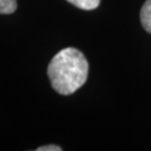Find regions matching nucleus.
<instances>
[{"label": "nucleus", "instance_id": "nucleus-2", "mask_svg": "<svg viewBox=\"0 0 151 151\" xmlns=\"http://www.w3.org/2000/svg\"><path fill=\"white\" fill-rule=\"evenodd\" d=\"M141 24L148 32L151 34V0H147L141 8Z\"/></svg>", "mask_w": 151, "mask_h": 151}, {"label": "nucleus", "instance_id": "nucleus-3", "mask_svg": "<svg viewBox=\"0 0 151 151\" xmlns=\"http://www.w3.org/2000/svg\"><path fill=\"white\" fill-rule=\"evenodd\" d=\"M67 1L83 10H93L96 9L100 5V0H67Z\"/></svg>", "mask_w": 151, "mask_h": 151}, {"label": "nucleus", "instance_id": "nucleus-4", "mask_svg": "<svg viewBox=\"0 0 151 151\" xmlns=\"http://www.w3.org/2000/svg\"><path fill=\"white\" fill-rule=\"evenodd\" d=\"M17 9L16 0H0V14L9 15Z\"/></svg>", "mask_w": 151, "mask_h": 151}, {"label": "nucleus", "instance_id": "nucleus-5", "mask_svg": "<svg viewBox=\"0 0 151 151\" xmlns=\"http://www.w3.org/2000/svg\"><path fill=\"white\" fill-rule=\"evenodd\" d=\"M36 151H62V148L54 145H49V146H43L36 149Z\"/></svg>", "mask_w": 151, "mask_h": 151}, {"label": "nucleus", "instance_id": "nucleus-1", "mask_svg": "<svg viewBox=\"0 0 151 151\" xmlns=\"http://www.w3.org/2000/svg\"><path fill=\"white\" fill-rule=\"evenodd\" d=\"M88 63L78 49L67 47L60 50L50 60L47 75L57 93L70 95L82 87L87 80Z\"/></svg>", "mask_w": 151, "mask_h": 151}]
</instances>
